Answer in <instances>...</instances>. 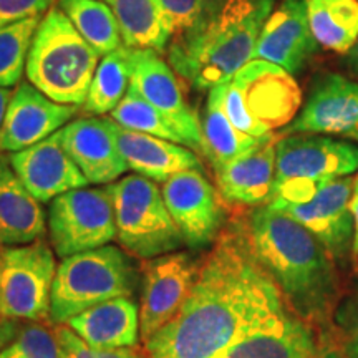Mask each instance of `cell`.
Wrapping results in <instances>:
<instances>
[{"label": "cell", "mask_w": 358, "mask_h": 358, "mask_svg": "<svg viewBox=\"0 0 358 358\" xmlns=\"http://www.w3.org/2000/svg\"><path fill=\"white\" fill-rule=\"evenodd\" d=\"M334 334L350 358H358V287L343 299L334 313Z\"/></svg>", "instance_id": "836d02e7"}, {"label": "cell", "mask_w": 358, "mask_h": 358, "mask_svg": "<svg viewBox=\"0 0 358 358\" xmlns=\"http://www.w3.org/2000/svg\"><path fill=\"white\" fill-rule=\"evenodd\" d=\"M306 0H282L264 24L254 60H264L299 73L317 50Z\"/></svg>", "instance_id": "ac0fdd59"}, {"label": "cell", "mask_w": 358, "mask_h": 358, "mask_svg": "<svg viewBox=\"0 0 358 358\" xmlns=\"http://www.w3.org/2000/svg\"><path fill=\"white\" fill-rule=\"evenodd\" d=\"M284 133L340 136L358 143V82L337 73L320 77Z\"/></svg>", "instance_id": "2e32d148"}, {"label": "cell", "mask_w": 358, "mask_h": 358, "mask_svg": "<svg viewBox=\"0 0 358 358\" xmlns=\"http://www.w3.org/2000/svg\"><path fill=\"white\" fill-rule=\"evenodd\" d=\"M55 256L43 239L0 245V317L43 322L50 319Z\"/></svg>", "instance_id": "ba28073f"}, {"label": "cell", "mask_w": 358, "mask_h": 358, "mask_svg": "<svg viewBox=\"0 0 358 358\" xmlns=\"http://www.w3.org/2000/svg\"><path fill=\"white\" fill-rule=\"evenodd\" d=\"M131 85V48L123 45L101 58L90 85L83 111L92 116L111 113Z\"/></svg>", "instance_id": "83f0119b"}, {"label": "cell", "mask_w": 358, "mask_h": 358, "mask_svg": "<svg viewBox=\"0 0 358 358\" xmlns=\"http://www.w3.org/2000/svg\"><path fill=\"white\" fill-rule=\"evenodd\" d=\"M352 196L353 179L347 176L330 181L308 203L287 204L274 209L302 224L324 245L334 261H345L348 254H352L355 234L350 211Z\"/></svg>", "instance_id": "5bb4252c"}, {"label": "cell", "mask_w": 358, "mask_h": 358, "mask_svg": "<svg viewBox=\"0 0 358 358\" xmlns=\"http://www.w3.org/2000/svg\"><path fill=\"white\" fill-rule=\"evenodd\" d=\"M47 232L42 203L30 194L10 164L0 153V245H22L40 241Z\"/></svg>", "instance_id": "603a6c76"}, {"label": "cell", "mask_w": 358, "mask_h": 358, "mask_svg": "<svg viewBox=\"0 0 358 358\" xmlns=\"http://www.w3.org/2000/svg\"><path fill=\"white\" fill-rule=\"evenodd\" d=\"M357 192H358V176L355 181H353V194H357Z\"/></svg>", "instance_id": "b9f144b4"}, {"label": "cell", "mask_w": 358, "mask_h": 358, "mask_svg": "<svg viewBox=\"0 0 358 358\" xmlns=\"http://www.w3.org/2000/svg\"><path fill=\"white\" fill-rule=\"evenodd\" d=\"M274 0H211L201 19L171 40L168 62L191 88L209 92L254 60Z\"/></svg>", "instance_id": "3957f363"}, {"label": "cell", "mask_w": 358, "mask_h": 358, "mask_svg": "<svg viewBox=\"0 0 358 358\" xmlns=\"http://www.w3.org/2000/svg\"><path fill=\"white\" fill-rule=\"evenodd\" d=\"M115 12L123 45L164 52L171 43L158 0H105Z\"/></svg>", "instance_id": "484cf974"}, {"label": "cell", "mask_w": 358, "mask_h": 358, "mask_svg": "<svg viewBox=\"0 0 358 358\" xmlns=\"http://www.w3.org/2000/svg\"><path fill=\"white\" fill-rule=\"evenodd\" d=\"M110 118L127 129L146 133L151 136L163 138V140L186 146L182 134L169 122L168 116H164L153 105H150L131 85H129L128 93L124 95L122 103L110 113Z\"/></svg>", "instance_id": "f546056e"}, {"label": "cell", "mask_w": 358, "mask_h": 358, "mask_svg": "<svg viewBox=\"0 0 358 358\" xmlns=\"http://www.w3.org/2000/svg\"><path fill=\"white\" fill-rule=\"evenodd\" d=\"M222 85L209 90L204 113L201 118L204 140V156L217 169L241 156L252 153L259 146L271 140H257L237 129L224 110ZM274 140V138H272Z\"/></svg>", "instance_id": "d4e9b609"}, {"label": "cell", "mask_w": 358, "mask_h": 358, "mask_svg": "<svg viewBox=\"0 0 358 358\" xmlns=\"http://www.w3.org/2000/svg\"><path fill=\"white\" fill-rule=\"evenodd\" d=\"M98 64L100 53L78 34L60 7L53 6L35 32L25 73L53 101L83 106Z\"/></svg>", "instance_id": "277c9868"}, {"label": "cell", "mask_w": 358, "mask_h": 358, "mask_svg": "<svg viewBox=\"0 0 358 358\" xmlns=\"http://www.w3.org/2000/svg\"><path fill=\"white\" fill-rule=\"evenodd\" d=\"M66 325L95 348L136 347L140 307L131 297H116L87 308Z\"/></svg>", "instance_id": "cb8c5ba5"}, {"label": "cell", "mask_w": 358, "mask_h": 358, "mask_svg": "<svg viewBox=\"0 0 358 358\" xmlns=\"http://www.w3.org/2000/svg\"><path fill=\"white\" fill-rule=\"evenodd\" d=\"M62 141L90 185H111L128 171L111 118L73 120L62 128Z\"/></svg>", "instance_id": "d6986e66"}, {"label": "cell", "mask_w": 358, "mask_h": 358, "mask_svg": "<svg viewBox=\"0 0 358 358\" xmlns=\"http://www.w3.org/2000/svg\"><path fill=\"white\" fill-rule=\"evenodd\" d=\"M201 264L187 252H169L143 264L140 337L150 340L176 315L189 295Z\"/></svg>", "instance_id": "30bf717a"}, {"label": "cell", "mask_w": 358, "mask_h": 358, "mask_svg": "<svg viewBox=\"0 0 358 358\" xmlns=\"http://www.w3.org/2000/svg\"><path fill=\"white\" fill-rule=\"evenodd\" d=\"M55 334L65 358H146L136 347L95 348L78 337L69 325H57Z\"/></svg>", "instance_id": "d6a6232c"}, {"label": "cell", "mask_w": 358, "mask_h": 358, "mask_svg": "<svg viewBox=\"0 0 358 358\" xmlns=\"http://www.w3.org/2000/svg\"><path fill=\"white\" fill-rule=\"evenodd\" d=\"M158 3L173 40L201 19L211 0H158Z\"/></svg>", "instance_id": "e575fe53"}, {"label": "cell", "mask_w": 358, "mask_h": 358, "mask_svg": "<svg viewBox=\"0 0 358 358\" xmlns=\"http://www.w3.org/2000/svg\"><path fill=\"white\" fill-rule=\"evenodd\" d=\"M275 143H264L224 166L214 169L217 189L226 203L261 208L272 201L275 182Z\"/></svg>", "instance_id": "7402d4cb"}, {"label": "cell", "mask_w": 358, "mask_h": 358, "mask_svg": "<svg viewBox=\"0 0 358 358\" xmlns=\"http://www.w3.org/2000/svg\"><path fill=\"white\" fill-rule=\"evenodd\" d=\"M20 320H12V319H3L0 317V350L3 347H7L8 343L15 338V335L20 330Z\"/></svg>", "instance_id": "74e56055"}, {"label": "cell", "mask_w": 358, "mask_h": 358, "mask_svg": "<svg viewBox=\"0 0 358 358\" xmlns=\"http://www.w3.org/2000/svg\"><path fill=\"white\" fill-rule=\"evenodd\" d=\"M118 150L128 169L155 182H166L186 169H203L199 156L178 143L127 129L113 122Z\"/></svg>", "instance_id": "44dd1931"}, {"label": "cell", "mask_w": 358, "mask_h": 358, "mask_svg": "<svg viewBox=\"0 0 358 358\" xmlns=\"http://www.w3.org/2000/svg\"><path fill=\"white\" fill-rule=\"evenodd\" d=\"M42 19V15L29 17L0 27V88H10L20 83L27 57Z\"/></svg>", "instance_id": "4dcf8cb0"}, {"label": "cell", "mask_w": 358, "mask_h": 358, "mask_svg": "<svg viewBox=\"0 0 358 358\" xmlns=\"http://www.w3.org/2000/svg\"><path fill=\"white\" fill-rule=\"evenodd\" d=\"M312 358H350L347 352L343 350L335 337L334 329L324 330V334L319 335V345L313 353Z\"/></svg>", "instance_id": "8d00e7d4"}, {"label": "cell", "mask_w": 358, "mask_h": 358, "mask_svg": "<svg viewBox=\"0 0 358 358\" xmlns=\"http://www.w3.org/2000/svg\"><path fill=\"white\" fill-rule=\"evenodd\" d=\"M8 156L13 171L30 194L42 204L50 203L66 191L90 185L66 153L62 141V129L47 140Z\"/></svg>", "instance_id": "e0dca14e"}, {"label": "cell", "mask_w": 358, "mask_h": 358, "mask_svg": "<svg viewBox=\"0 0 358 358\" xmlns=\"http://www.w3.org/2000/svg\"><path fill=\"white\" fill-rule=\"evenodd\" d=\"M347 60H348V65H350V69L355 71V73H358V40L352 47V50L347 53Z\"/></svg>", "instance_id": "60d3db41"}, {"label": "cell", "mask_w": 358, "mask_h": 358, "mask_svg": "<svg viewBox=\"0 0 358 358\" xmlns=\"http://www.w3.org/2000/svg\"><path fill=\"white\" fill-rule=\"evenodd\" d=\"M106 189L113 201L116 239L134 256L148 261L186 245L155 181L128 174Z\"/></svg>", "instance_id": "52a82bcc"}, {"label": "cell", "mask_w": 358, "mask_h": 358, "mask_svg": "<svg viewBox=\"0 0 358 358\" xmlns=\"http://www.w3.org/2000/svg\"><path fill=\"white\" fill-rule=\"evenodd\" d=\"M131 87L150 105L168 116L185 138L186 148L204 155L201 120L187 103L178 73L161 52L131 48Z\"/></svg>", "instance_id": "7c38bea8"}, {"label": "cell", "mask_w": 358, "mask_h": 358, "mask_svg": "<svg viewBox=\"0 0 358 358\" xmlns=\"http://www.w3.org/2000/svg\"><path fill=\"white\" fill-rule=\"evenodd\" d=\"M289 308L250 244L248 221L224 227L176 315L145 342L146 358H216Z\"/></svg>", "instance_id": "6da1fadb"}, {"label": "cell", "mask_w": 358, "mask_h": 358, "mask_svg": "<svg viewBox=\"0 0 358 358\" xmlns=\"http://www.w3.org/2000/svg\"><path fill=\"white\" fill-rule=\"evenodd\" d=\"M317 345L315 327L285 308L241 335L216 358H312Z\"/></svg>", "instance_id": "ffe728a7"}, {"label": "cell", "mask_w": 358, "mask_h": 358, "mask_svg": "<svg viewBox=\"0 0 358 358\" xmlns=\"http://www.w3.org/2000/svg\"><path fill=\"white\" fill-rule=\"evenodd\" d=\"M350 211L353 216V226H355V234H353V245H352V256L353 262L358 261V192L352 196L350 199Z\"/></svg>", "instance_id": "f35d334b"}, {"label": "cell", "mask_w": 358, "mask_h": 358, "mask_svg": "<svg viewBox=\"0 0 358 358\" xmlns=\"http://www.w3.org/2000/svg\"><path fill=\"white\" fill-rule=\"evenodd\" d=\"M307 15L317 43L348 53L358 40V0H306Z\"/></svg>", "instance_id": "4316f807"}, {"label": "cell", "mask_w": 358, "mask_h": 358, "mask_svg": "<svg viewBox=\"0 0 358 358\" xmlns=\"http://www.w3.org/2000/svg\"><path fill=\"white\" fill-rule=\"evenodd\" d=\"M0 358H65L55 329L30 322L22 325L15 338L0 350Z\"/></svg>", "instance_id": "1f68e13d"}, {"label": "cell", "mask_w": 358, "mask_h": 358, "mask_svg": "<svg viewBox=\"0 0 358 358\" xmlns=\"http://www.w3.org/2000/svg\"><path fill=\"white\" fill-rule=\"evenodd\" d=\"M163 198L185 244L204 249L216 243L224 229L221 198L203 169H186L163 185Z\"/></svg>", "instance_id": "8fae6325"}, {"label": "cell", "mask_w": 358, "mask_h": 358, "mask_svg": "<svg viewBox=\"0 0 358 358\" xmlns=\"http://www.w3.org/2000/svg\"><path fill=\"white\" fill-rule=\"evenodd\" d=\"M248 227L254 254L289 310L313 327L329 325L340 303V282L324 245L302 224L268 204L254 209Z\"/></svg>", "instance_id": "7a4b0ae2"}, {"label": "cell", "mask_w": 358, "mask_h": 358, "mask_svg": "<svg viewBox=\"0 0 358 358\" xmlns=\"http://www.w3.org/2000/svg\"><path fill=\"white\" fill-rule=\"evenodd\" d=\"M58 7L100 55L123 47L118 20L105 0H58Z\"/></svg>", "instance_id": "f1b7e54d"}, {"label": "cell", "mask_w": 358, "mask_h": 358, "mask_svg": "<svg viewBox=\"0 0 358 358\" xmlns=\"http://www.w3.org/2000/svg\"><path fill=\"white\" fill-rule=\"evenodd\" d=\"M222 92L232 124L257 140H272V131L290 123L302 101L292 75L264 60L249 62L222 83Z\"/></svg>", "instance_id": "8992f818"}, {"label": "cell", "mask_w": 358, "mask_h": 358, "mask_svg": "<svg viewBox=\"0 0 358 358\" xmlns=\"http://www.w3.org/2000/svg\"><path fill=\"white\" fill-rule=\"evenodd\" d=\"M358 169V148L322 134H285L275 143V181L330 182Z\"/></svg>", "instance_id": "4fadbf2b"}, {"label": "cell", "mask_w": 358, "mask_h": 358, "mask_svg": "<svg viewBox=\"0 0 358 358\" xmlns=\"http://www.w3.org/2000/svg\"><path fill=\"white\" fill-rule=\"evenodd\" d=\"M58 0H0V27L42 15Z\"/></svg>", "instance_id": "d590c367"}, {"label": "cell", "mask_w": 358, "mask_h": 358, "mask_svg": "<svg viewBox=\"0 0 358 358\" xmlns=\"http://www.w3.org/2000/svg\"><path fill=\"white\" fill-rule=\"evenodd\" d=\"M48 234L58 257L65 259L108 245L116 237L113 201L106 187H78L50 201Z\"/></svg>", "instance_id": "9c48e42d"}, {"label": "cell", "mask_w": 358, "mask_h": 358, "mask_svg": "<svg viewBox=\"0 0 358 358\" xmlns=\"http://www.w3.org/2000/svg\"><path fill=\"white\" fill-rule=\"evenodd\" d=\"M10 98H12L10 88H0V129H2L3 118H6V111H7Z\"/></svg>", "instance_id": "ab89813d"}, {"label": "cell", "mask_w": 358, "mask_h": 358, "mask_svg": "<svg viewBox=\"0 0 358 358\" xmlns=\"http://www.w3.org/2000/svg\"><path fill=\"white\" fill-rule=\"evenodd\" d=\"M80 106L64 105L43 95L32 83L20 82L8 101L0 129V153H17L47 140L73 122Z\"/></svg>", "instance_id": "9a60e30c"}, {"label": "cell", "mask_w": 358, "mask_h": 358, "mask_svg": "<svg viewBox=\"0 0 358 358\" xmlns=\"http://www.w3.org/2000/svg\"><path fill=\"white\" fill-rule=\"evenodd\" d=\"M134 287L136 271L127 254L115 245L62 259L52 285L50 322L66 325L90 307L116 297H131Z\"/></svg>", "instance_id": "5b68a950"}]
</instances>
